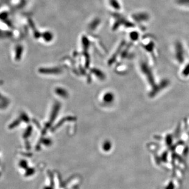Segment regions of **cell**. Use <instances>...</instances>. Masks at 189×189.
Masks as SVG:
<instances>
[{
	"instance_id": "cell-1",
	"label": "cell",
	"mask_w": 189,
	"mask_h": 189,
	"mask_svg": "<svg viewBox=\"0 0 189 189\" xmlns=\"http://www.w3.org/2000/svg\"><path fill=\"white\" fill-rule=\"evenodd\" d=\"M173 189V184H171L170 185H168V187H166V189Z\"/></svg>"
}]
</instances>
